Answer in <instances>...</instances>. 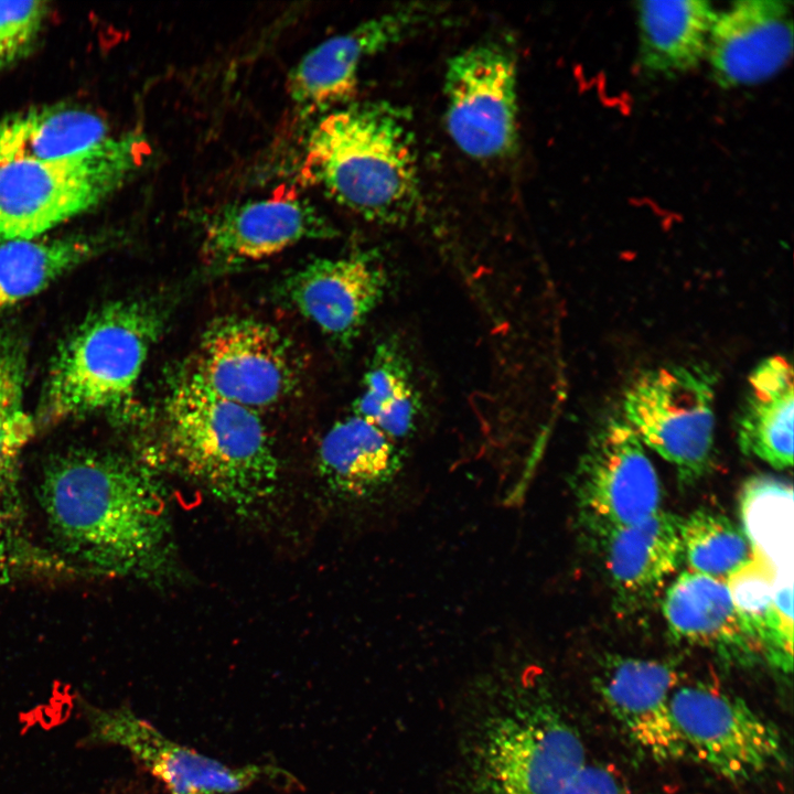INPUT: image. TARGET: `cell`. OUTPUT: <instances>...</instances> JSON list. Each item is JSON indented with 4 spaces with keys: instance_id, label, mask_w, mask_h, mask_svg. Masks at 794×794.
I'll return each mask as SVG.
<instances>
[{
    "instance_id": "cell-20",
    "label": "cell",
    "mask_w": 794,
    "mask_h": 794,
    "mask_svg": "<svg viewBox=\"0 0 794 794\" xmlns=\"http://www.w3.org/2000/svg\"><path fill=\"white\" fill-rule=\"evenodd\" d=\"M319 471L334 495L367 501L385 493L404 466L398 442L358 415L336 421L319 448Z\"/></svg>"
},
{
    "instance_id": "cell-13",
    "label": "cell",
    "mask_w": 794,
    "mask_h": 794,
    "mask_svg": "<svg viewBox=\"0 0 794 794\" xmlns=\"http://www.w3.org/2000/svg\"><path fill=\"white\" fill-rule=\"evenodd\" d=\"M85 712L88 740L128 751L169 794H235L264 781L288 777L275 765H227L204 755L126 707H87Z\"/></svg>"
},
{
    "instance_id": "cell-10",
    "label": "cell",
    "mask_w": 794,
    "mask_h": 794,
    "mask_svg": "<svg viewBox=\"0 0 794 794\" xmlns=\"http://www.w3.org/2000/svg\"><path fill=\"white\" fill-rule=\"evenodd\" d=\"M192 372L215 394L256 411L288 397L300 373L288 340L275 326L247 316L213 321Z\"/></svg>"
},
{
    "instance_id": "cell-6",
    "label": "cell",
    "mask_w": 794,
    "mask_h": 794,
    "mask_svg": "<svg viewBox=\"0 0 794 794\" xmlns=\"http://www.w3.org/2000/svg\"><path fill=\"white\" fill-rule=\"evenodd\" d=\"M141 135H114L82 154L57 160L0 162V243L41 237L99 205L142 167Z\"/></svg>"
},
{
    "instance_id": "cell-11",
    "label": "cell",
    "mask_w": 794,
    "mask_h": 794,
    "mask_svg": "<svg viewBox=\"0 0 794 794\" xmlns=\"http://www.w3.org/2000/svg\"><path fill=\"white\" fill-rule=\"evenodd\" d=\"M447 18L441 4L411 2L321 42L288 75L292 104L303 116L329 112L346 104L356 90L364 61Z\"/></svg>"
},
{
    "instance_id": "cell-24",
    "label": "cell",
    "mask_w": 794,
    "mask_h": 794,
    "mask_svg": "<svg viewBox=\"0 0 794 794\" xmlns=\"http://www.w3.org/2000/svg\"><path fill=\"white\" fill-rule=\"evenodd\" d=\"M420 408L405 350L395 337L382 339L369 356L353 414L398 442L414 433Z\"/></svg>"
},
{
    "instance_id": "cell-29",
    "label": "cell",
    "mask_w": 794,
    "mask_h": 794,
    "mask_svg": "<svg viewBox=\"0 0 794 794\" xmlns=\"http://www.w3.org/2000/svg\"><path fill=\"white\" fill-rule=\"evenodd\" d=\"M24 379L22 347L0 332V495L9 497L21 454L35 432L24 401Z\"/></svg>"
},
{
    "instance_id": "cell-23",
    "label": "cell",
    "mask_w": 794,
    "mask_h": 794,
    "mask_svg": "<svg viewBox=\"0 0 794 794\" xmlns=\"http://www.w3.org/2000/svg\"><path fill=\"white\" fill-rule=\"evenodd\" d=\"M639 60L645 72L676 76L706 57L717 17L708 1H639Z\"/></svg>"
},
{
    "instance_id": "cell-27",
    "label": "cell",
    "mask_w": 794,
    "mask_h": 794,
    "mask_svg": "<svg viewBox=\"0 0 794 794\" xmlns=\"http://www.w3.org/2000/svg\"><path fill=\"white\" fill-rule=\"evenodd\" d=\"M680 538L688 570L723 581L755 558L744 530L726 515L708 508L682 518Z\"/></svg>"
},
{
    "instance_id": "cell-2",
    "label": "cell",
    "mask_w": 794,
    "mask_h": 794,
    "mask_svg": "<svg viewBox=\"0 0 794 794\" xmlns=\"http://www.w3.org/2000/svg\"><path fill=\"white\" fill-rule=\"evenodd\" d=\"M303 176L364 219L397 225L414 216L420 185L408 115L387 101L336 107L304 144Z\"/></svg>"
},
{
    "instance_id": "cell-22",
    "label": "cell",
    "mask_w": 794,
    "mask_h": 794,
    "mask_svg": "<svg viewBox=\"0 0 794 794\" xmlns=\"http://www.w3.org/2000/svg\"><path fill=\"white\" fill-rule=\"evenodd\" d=\"M112 136L105 119L85 108H29L0 121V162L63 160L87 152Z\"/></svg>"
},
{
    "instance_id": "cell-30",
    "label": "cell",
    "mask_w": 794,
    "mask_h": 794,
    "mask_svg": "<svg viewBox=\"0 0 794 794\" xmlns=\"http://www.w3.org/2000/svg\"><path fill=\"white\" fill-rule=\"evenodd\" d=\"M49 12L50 3L46 1H0V68L28 55Z\"/></svg>"
},
{
    "instance_id": "cell-33",
    "label": "cell",
    "mask_w": 794,
    "mask_h": 794,
    "mask_svg": "<svg viewBox=\"0 0 794 794\" xmlns=\"http://www.w3.org/2000/svg\"><path fill=\"white\" fill-rule=\"evenodd\" d=\"M86 794H153L141 781L130 777H119L106 781Z\"/></svg>"
},
{
    "instance_id": "cell-9",
    "label": "cell",
    "mask_w": 794,
    "mask_h": 794,
    "mask_svg": "<svg viewBox=\"0 0 794 794\" xmlns=\"http://www.w3.org/2000/svg\"><path fill=\"white\" fill-rule=\"evenodd\" d=\"M448 132L469 157L493 160L517 140V67L497 42L472 45L454 55L444 74Z\"/></svg>"
},
{
    "instance_id": "cell-7",
    "label": "cell",
    "mask_w": 794,
    "mask_h": 794,
    "mask_svg": "<svg viewBox=\"0 0 794 794\" xmlns=\"http://www.w3.org/2000/svg\"><path fill=\"white\" fill-rule=\"evenodd\" d=\"M715 382L705 366H661L641 374L623 397V419L683 483L697 481L712 463Z\"/></svg>"
},
{
    "instance_id": "cell-16",
    "label": "cell",
    "mask_w": 794,
    "mask_h": 794,
    "mask_svg": "<svg viewBox=\"0 0 794 794\" xmlns=\"http://www.w3.org/2000/svg\"><path fill=\"white\" fill-rule=\"evenodd\" d=\"M594 680L610 715L646 755L658 762L688 755L670 707L678 680L670 663L609 656Z\"/></svg>"
},
{
    "instance_id": "cell-21",
    "label": "cell",
    "mask_w": 794,
    "mask_h": 794,
    "mask_svg": "<svg viewBox=\"0 0 794 794\" xmlns=\"http://www.w3.org/2000/svg\"><path fill=\"white\" fill-rule=\"evenodd\" d=\"M793 367L781 355L760 362L750 374L737 420L743 453L775 469L793 464Z\"/></svg>"
},
{
    "instance_id": "cell-3",
    "label": "cell",
    "mask_w": 794,
    "mask_h": 794,
    "mask_svg": "<svg viewBox=\"0 0 794 794\" xmlns=\"http://www.w3.org/2000/svg\"><path fill=\"white\" fill-rule=\"evenodd\" d=\"M164 419L176 463L217 500L245 512L273 494L278 459L256 410L221 397L190 371L172 383Z\"/></svg>"
},
{
    "instance_id": "cell-25",
    "label": "cell",
    "mask_w": 794,
    "mask_h": 794,
    "mask_svg": "<svg viewBox=\"0 0 794 794\" xmlns=\"http://www.w3.org/2000/svg\"><path fill=\"white\" fill-rule=\"evenodd\" d=\"M103 246L100 238L85 235L0 243V312L36 294Z\"/></svg>"
},
{
    "instance_id": "cell-32",
    "label": "cell",
    "mask_w": 794,
    "mask_h": 794,
    "mask_svg": "<svg viewBox=\"0 0 794 794\" xmlns=\"http://www.w3.org/2000/svg\"><path fill=\"white\" fill-rule=\"evenodd\" d=\"M10 497L0 495V579L18 565L20 539L11 515Z\"/></svg>"
},
{
    "instance_id": "cell-14",
    "label": "cell",
    "mask_w": 794,
    "mask_h": 794,
    "mask_svg": "<svg viewBox=\"0 0 794 794\" xmlns=\"http://www.w3.org/2000/svg\"><path fill=\"white\" fill-rule=\"evenodd\" d=\"M333 224L307 198L276 194L225 204L203 228L202 255L216 269L275 256L308 239L336 236Z\"/></svg>"
},
{
    "instance_id": "cell-1",
    "label": "cell",
    "mask_w": 794,
    "mask_h": 794,
    "mask_svg": "<svg viewBox=\"0 0 794 794\" xmlns=\"http://www.w3.org/2000/svg\"><path fill=\"white\" fill-rule=\"evenodd\" d=\"M41 502L62 547L99 571L151 576L170 560L164 493L132 459L88 450L63 454L44 472Z\"/></svg>"
},
{
    "instance_id": "cell-8",
    "label": "cell",
    "mask_w": 794,
    "mask_h": 794,
    "mask_svg": "<svg viewBox=\"0 0 794 794\" xmlns=\"http://www.w3.org/2000/svg\"><path fill=\"white\" fill-rule=\"evenodd\" d=\"M670 707L688 754L730 782H751L786 761L777 727L738 696L687 685L675 688Z\"/></svg>"
},
{
    "instance_id": "cell-4",
    "label": "cell",
    "mask_w": 794,
    "mask_h": 794,
    "mask_svg": "<svg viewBox=\"0 0 794 794\" xmlns=\"http://www.w3.org/2000/svg\"><path fill=\"white\" fill-rule=\"evenodd\" d=\"M162 328L160 310L143 301L112 302L89 314L53 358L39 421L124 412Z\"/></svg>"
},
{
    "instance_id": "cell-26",
    "label": "cell",
    "mask_w": 794,
    "mask_h": 794,
    "mask_svg": "<svg viewBox=\"0 0 794 794\" xmlns=\"http://www.w3.org/2000/svg\"><path fill=\"white\" fill-rule=\"evenodd\" d=\"M727 584L759 655L782 673H791L793 626L786 624L777 611L773 568L755 554L754 560L731 576Z\"/></svg>"
},
{
    "instance_id": "cell-15",
    "label": "cell",
    "mask_w": 794,
    "mask_h": 794,
    "mask_svg": "<svg viewBox=\"0 0 794 794\" xmlns=\"http://www.w3.org/2000/svg\"><path fill=\"white\" fill-rule=\"evenodd\" d=\"M388 272L372 251L315 259L291 275L286 294L331 341L350 347L384 300Z\"/></svg>"
},
{
    "instance_id": "cell-28",
    "label": "cell",
    "mask_w": 794,
    "mask_h": 794,
    "mask_svg": "<svg viewBox=\"0 0 794 794\" xmlns=\"http://www.w3.org/2000/svg\"><path fill=\"white\" fill-rule=\"evenodd\" d=\"M792 503L791 487L774 480L755 479L743 493L742 529L774 571H793Z\"/></svg>"
},
{
    "instance_id": "cell-31",
    "label": "cell",
    "mask_w": 794,
    "mask_h": 794,
    "mask_svg": "<svg viewBox=\"0 0 794 794\" xmlns=\"http://www.w3.org/2000/svg\"><path fill=\"white\" fill-rule=\"evenodd\" d=\"M558 794H650L632 788L618 774L600 764L584 763Z\"/></svg>"
},
{
    "instance_id": "cell-12",
    "label": "cell",
    "mask_w": 794,
    "mask_h": 794,
    "mask_svg": "<svg viewBox=\"0 0 794 794\" xmlns=\"http://www.w3.org/2000/svg\"><path fill=\"white\" fill-rule=\"evenodd\" d=\"M582 521L597 535L639 523L661 509V482L644 444L623 418L591 436L575 473Z\"/></svg>"
},
{
    "instance_id": "cell-17",
    "label": "cell",
    "mask_w": 794,
    "mask_h": 794,
    "mask_svg": "<svg viewBox=\"0 0 794 794\" xmlns=\"http://www.w3.org/2000/svg\"><path fill=\"white\" fill-rule=\"evenodd\" d=\"M793 51L791 7L784 0H741L717 13L706 56L723 88L761 83L784 67Z\"/></svg>"
},
{
    "instance_id": "cell-19",
    "label": "cell",
    "mask_w": 794,
    "mask_h": 794,
    "mask_svg": "<svg viewBox=\"0 0 794 794\" xmlns=\"http://www.w3.org/2000/svg\"><path fill=\"white\" fill-rule=\"evenodd\" d=\"M662 610L678 641L707 648L731 664L759 655L737 613L727 581L686 570L664 593Z\"/></svg>"
},
{
    "instance_id": "cell-5",
    "label": "cell",
    "mask_w": 794,
    "mask_h": 794,
    "mask_svg": "<svg viewBox=\"0 0 794 794\" xmlns=\"http://www.w3.org/2000/svg\"><path fill=\"white\" fill-rule=\"evenodd\" d=\"M584 763L573 726L525 686L513 687L481 719L470 757L476 794H558Z\"/></svg>"
},
{
    "instance_id": "cell-18",
    "label": "cell",
    "mask_w": 794,
    "mask_h": 794,
    "mask_svg": "<svg viewBox=\"0 0 794 794\" xmlns=\"http://www.w3.org/2000/svg\"><path fill=\"white\" fill-rule=\"evenodd\" d=\"M682 518L662 508L650 517L602 533L604 568L618 602L627 609L657 597L684 562Z\"/></svg>"
}]
</instances>
